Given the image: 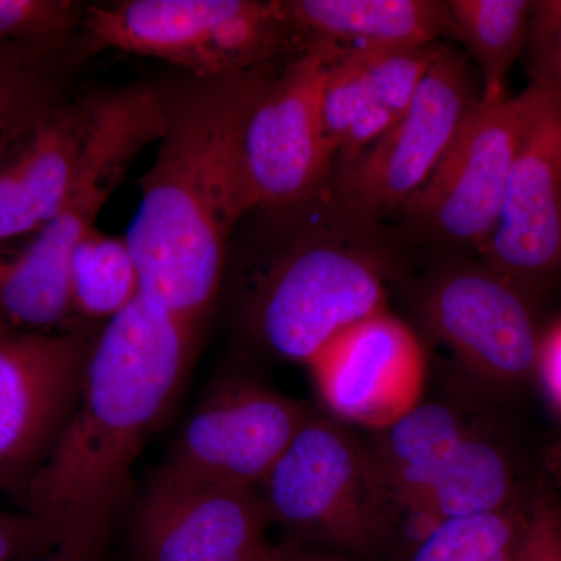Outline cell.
<instances>
[{"instance_id": "obj_1", "label": "cell", "mask_w": 561, "mask_h": 561, "mask_svg": "<svg viewBox=\"0 0 561 561\" xmlns=\"http://www.w3.org/2000/svg\"><path fill=\"white\" fill-rule=\"evenodd\" d=\"M279 61L157 84L164 127L157 158L140 176V205L125 239L140 295L198 334L219 298L232 231L256 209L243 133Z\"/></svg>"}, {"instance_id": "obj_2", "label": "cell", "mask_w": 561, "mask_h": 561, "mask_svg": "<svg viewBox=\"0 0 561 561\" xmlns=\"http://www.w3.org/2000/svg\"><path fill=\"white\" fill-rule=\"evenodd\" d=\"M202 334L139 295L92 339L79 398L22 486L24 511L60 534L116 513L151 432L179 397Z\"/></svg>"}, {"instance_id": "obj_3", "label": "cell", "mask_w": 561, "mask_h": 561, "mask_svg": "<svg viewBox=\"0 0 561 561\" xmlns=\"http://www.w3.org/2000/svg\"><path fill=\"white\" fill-rule=\"evenodd\" d=\"M268 231L241 290L243 327L279 359L308 365L335 335L386 311L393 243L381 221L332 192L301 205L257 209Z\"/></svg>"}, {"instance_id": "obj_4", "label": "cell", "mask_w": 561, "mask_h": 561, "mask_svg": "<svg viewBox=\"0 0 561 561\" xmlns=\"http://www.w3.org/2000/svg\"><path fill=\"white\" fill-rule=\"evenodd\" d=\"M257 491L294 542L351 560L378 557L400 518L371 449L332 416L311 413Z\"/></svg>"}, {"instance_id": "obj_5", "label": "cell", "mask_w": 561, "mask_h": 561, "mask_svg": "<svg viewBox=\"0 0 561 561\" xmlns=\"http://www.w3.org/2000/svg\"><path fill=\"white\" fill-rule=\"evenodd\" d=\"M305 44L283 0H121L88 7L76 57L130 51L216 77L283 60Z\"/></svg>"}, {"instance_id": "obj_6", "label": "cell", "mask_w": 561, "mask_h": 561, "mask_svg": "<svg viewBox=\"0 0 561 561\" xmlns=\"http://www.w3.org/2000/svg\"><path fill=\"white\" fill-rule=\"evenodd\" d=\"M481 98V77L470 58L442 43L404 116L332 173V194L373 220L400 213L430 180Z\"/></svg>"}, {"instance_id": "obj_7", "label": "cell", "mask_w": 561, "mask_h": 561, "mask_svg": "<svg viewBox=\"0 0 561 561\" xmlns=\"http://www.w3.org/2000/svg\"><path fill=\"white\" fill-rule=\"evenodd\" d=\"M526 119V98H481L430 180L402 206L409 228L435 245L481 253L500 225Z\"/></svg>"}, {"instance_id": "obj_8", "label": "cell", "mask_w": 561, "mask_h": 561, "mask_svg": "<svg viewBox=\"0 0 561 561\" xmlns=\"http://www.w3.org/2000/svg\"><path fill=\"white\" fill-rule=\"evenodd\" d=\"M334 44L308 39L283 58L254 102L243 162L256 209L286 208L331 191L334 157L324 135L321 88Z\"/></svg>"}, {"instance_id": "obj_9", "label": "cell", "mask_w": 561, "mask_h": 561, "mask_svg": "<svg viewBox=\"0 0 561 561\" xmlns=\"http://www.w3.org/2000/svg\"><path fill=\"white\" fill-rule=\"evenodd\" d=\"M309 416L301 402L231 379L192 412L153 478L257 490Z\"/></svg>"}, {"instance_id": "obj_10", "label": "cell", "mask_w": 561, "mask_h": 561, "mask_svg": "<svg viewBox=\"0 0 561 561\" xmlns=\"http://www.w3.org/2000/svg\"><path fill=\"white\" fill-rule=\"evenodd\" d=\"M531 295L481 260L454 262L431 279L424 321L472 375L512 389L537 373L542 335Z\"/></svg>"}, {"instance_id": "obj_11", "label": "cell", "mask_w": 561, "mask_h": 561, "mask_svg": "<svg viewBox=\"0 0 561 561\" xmlns=\"http://www.w3.org/2000/svg\"><path fill=\"white\" fill-rule=\"evenodd\" d=\"M500 225L479 256L537 294L561 276V98L531 81Z\"/></svg>"}, {"instance_id": "obj_12", "label": "cell", "mask_w": 561, "mask_h": 561, "mask_svg": "<svg viewBox=\"0 0 561 561\" xmlns=\"http://www.w3.org/2000/svg\"><path fill=\"white\" fill-rule=\"evenodd\" d=\"M87 331H22L0 323V486L22 491L79 398Z\"/></svg>"}, {"instance_id": "obj_13", "label": "cell", "mask_w": 561, "mask_h": 561, "mask_svg": "<svg viewBox=\"0 0 561 561\" xmlns=\"http://www.w3.org/2000/svg\"><path fill=\"white\" fill-rule=\"evenodd\" d=\"M332 419L376 432L423 401L426 354L389 309L351 324L308 364Z\"/></svg>"}, {"instance_id": "obj_14", "label": "cell", "mask_w": 561, "mask_h": 561, "mask_svg": "<svg viewBox=\"0 0 561 561\" xmlns=\"http://www.w3.org/2000/svg\"><path fill=\"white\" fill-rule=\"evenodd\" d=\"M260 491L153 478L131 519L135 561H267Z\"/></svg>"}, {"instance_id": "obj_15", "label": "cell", "mask_w": 561, "mask_h": 561, "mask_svg": "<svg viewBox=\"0 0 561 561\" xmlns=\"http://www.w3.org/2000/svg\"><path fill=\"white\" fill-rule=\"evenodd\" d=\"M95 94L60 99L0 150V251L38 232L65 205L90 133Z\"/></svg>"}, {"instance_id": "obj_16", "label": "cell", "mask_w": 561, "mask_h": 561, "mask_svg": "<svg viewBox=\"0 0 561 561\" xmlns=\"http://www.w3.org/2000/svg\"><path fill=\"white\" fill-rule=\"evenodd\" d=\"M398 515L416 519V545L438 523L518 504L511 461L496 445L468 435L445 459L391 490Z\"/></svg>"}, {"instance_id": "obj_17", "label": "cell", "mask_w": 561, "mask_h": 561, "mask_svg": "<svg viewBox=\"0 0 561 561\" xmlns=\"http://www.w3.org/2000/svg\"><path fill=\"white\" fill-rule=\"evenodd\" d=\"M302 38L346 49H413L449 35L446 2L435 0H283Z\"/></svg>"}, {"instance_id": "obj_18", "label": "cell", "mask_w": 561, "mask_h": 561, "mask_svg": "<svg viewBox=\"0 0 561 561\" xmlns=\"http://www.w3.org/2000/svg\"><path fill=\"white\" fill-rule=\"evenodd\" d=\"M530 0H449V36L459 41L481 77L482 98L507 94L505 80L529 38Z\"/></svg>"}, {"instance_id": "obj_19", "label": "cell", "mask_w": 561, "mask_h": 561, "mask_svg": "<svg viewBox=\"0 0 561 561\" xmlns=\"http://www.w3.org/2000/svg\"><path fill=\"white\" fill-rule=\"evenodd\" d=\"M440 44L413 49H370L367 98L359 117L335 154L334 172L350 165L404 116L437 57Z\"/></svg>"}, {"instance_id": "obj_20", "label": "cell", "mask_w": 561, "mask_h": 561, "mask_svg": "<svg viewBox=\"0 0 561 561\" xmlns=\"http://www.w3.org/2000/svg\"><path fill=\"white\" fill-rule=\"evenodd\" d=\"M73 317L102 320L124 311L140 295L138 267L127 239L94 228L70 257Z\"/></svg>"}, {"instance_id": "obj_21", "label": "cell", "mask_w": 561, "mask_h": 561, "mask_svg": "<svg viewBox=\"0 0 561 561\" xmlns=\"http://www.w3.org/2000/svg\"><path fill=\"white\" fill-rule=\"evenodd\" d=\"M470 432L449 405L421 401L378 432L371 449L391 494L394 486L445 459Z\"/></svg>"}, {"instance_id": "obj_22", "label": "cell", "mask_w": 561, "mask_h": 561, "mask_svg": "<svg viewBox=\"0 0 561 561\" xmlns=\"http://www.w3.org/2000/svg\"><path fill=\"white\" fill-rule=\"evenodd\" d=\"M527 513L529 502H518L504 511L446 519L413 546L409 561H513Z\"/></svg>"}, {"instance_id": "obj_23", "label": "cell", "mask_w": 561, "mask_h": 561, "mask_svg": "<svg viewBox=\"0 0 561 561\" xmlns=\"http://www.w3.org/2000/svg\"><path fill=\"white\" fill-rule=\"evenodd\" d=\"M72 51L0 46V150L46 110L60 101L61 72Z\"/></svg>"}, {"instance_id": "obj_24", "label": "cell", "mask_w": 561, "mask_h": 561, "mask_svg": "<svg viewBox=\"0 0 561 561\" xmlns=\"http://www.w3.org/2000/svg\"><path fill=\"white\" fill-rule=\"evenodd\" d=\"M87 9L72 0H0V46L72 51Z\"/></svg>"}, {"instance_id": "obj_25", "label": "cell", "mask_w": 561, "mask_h": 561, "mask_svg": "<svg viewBox=\"0 0 561 561\" xmlns=\"http://www.w3.org/2000/svg\"><path fill=\"white\" fill-rule=\"evenodd\" d=\"M531 81L561 98V0L535 2L526 49Z\"/></svg>"}, {"instance_id": "obj_26", "label": "cell", "mask_w": 561, "mask_h": 561, "mask_svg": "<svg viewBox=\"0 0 561 561\" xmlns=\"http://www.w3.org/2000/svg\"><path fill=\"white\" fill-rule=\"evenodd\" d=\"M513 561H561V497L541 483L529 501L526 530Z\"/></svg>"}, {"instance_id": "obj_27", "label": "cell", "mask_w": 561, "mask_h": 561, "mask_svg": "<svg viewBox=\"0 0 561 561\" xmlns=\"http://www.w3.org/2000/svg\"><path fill=\"white\" fill-rule=\"evenodd\" d=\"M62 535L31 513L0 508V561H35L49 553Z\"/></svg>"}, {"instance_id": "obj_28", "label": "cell", "mask_w": 561, "mask_h": 561, "mask_svg": "<svg viewBox=\"0 0 561 561\" xmlns=\"http://www.w3.org/2000/svg\"><path fill=\"white\" fill-rule=\"evenodd\" d=\"M114 516V513H102L72 524L62 534L60 542L35 561H101L108 545Z\"/></svg>"}, {"instance_id": "obj_29", "label": "cell", "mask_w": 561, "mask_h": 561, "mask_svg": "<svg viewBox=\"0 0 561 561\" xmlns=\"http://www.w3.org/2000/svg\"><path fill=\"white\" fill-rule=\"evenodd\" d=\"M537 373L549 401L561 415V320L542 335Z\"/></svg>"}, {"instance_id": "obj_30", "label": "cell", "mask_w": 561, "mask_h": 561, "mask_svg": "<svg viewBox=\"0 0 561 561\" xmlns=\"http://www.w3.org/2000/svg\"><path fill=\"white\" fill-rule=\"evenodd\" d=\"M278 561H357L348 557L337 556V553L319 551V549L308 548V546L289 542L286 546L276 548Z\"/></svg>"}, {"instance_id": "obj_31", "label": "cell", "mask_w": 561, "mask_h": 561, "mask_svg": "<svg viewBox=\"0 0 561 561\" xmlns=\"http://www.w3.org/2000/svg\"><path fill=\"white\" fill-rule=\"evenodd\" d=\"M545 468L552 485L561 483V440L548 446L545 454Z\"/></svg>"}, {"instance_id": "obj_32", "label": "cell", "mask_w": 561, "mask_h": 561, "mask_svg": "<svg viewBox=\"0 0 561 561\" xmlns=\"http://www.w3.org/2000/svg\"><path fill=\"white\" fill-rule=\"evenodd\" d=\"M267 561H278V552H276V548H275V552H273V556Z\"/></svg>"}, {"instance_id": "obj_33", "label": "cell", "mask_w": 561, "mask_h": 561, "mask_svg": "<svg viewBox=\"0 0 561 561\" xmlns=\"http://www.w3.org/2000/svg\"><path fill=\"white\" fill-rule=\"evenodd\" d=\"M552 486H553V489L561 491V483H560V485H552Z\"/></svg>"}]
</instances>
